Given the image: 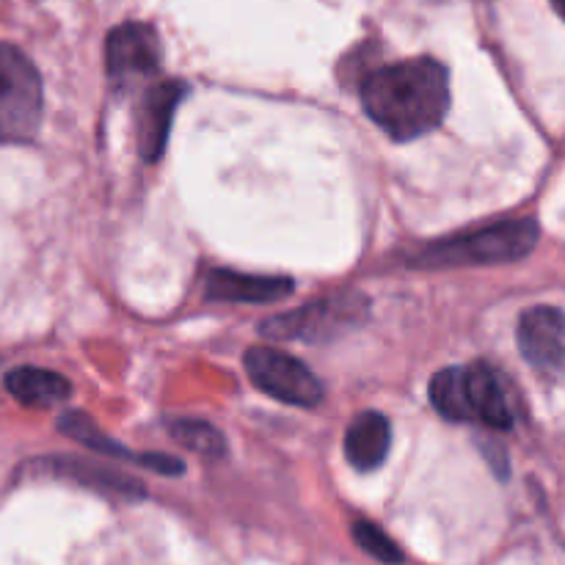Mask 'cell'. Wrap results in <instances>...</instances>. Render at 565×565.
<instances>
[{
  "label": "cell",
  "mask_w": 565,
  "mask_h": 565,
  "mask_svg": "<svg viewBox=\"0 0 565 565\" xmlns=\"http://www.w3.org/2000/svg\"><path fill=\"white\" fill-rule=\"evenodd\" d=\"M370 119L395 141H412L441 125L450 108V75L434 58H412L373 70L362 83Z\"/></svg>",
  "instance_id": "cell-1"
},
{
  "label": "cell",
  "mask_w": 565,
  "mask_h": 565,
  "mask_svg": "<svg viewBox=\"0 0 565 565\" xmlns=\"http://www.w3.org/2000/svg\"><path fill=\"white\" fill-rule=\"evenodd\" d=\"M539 224L533 218H508L447 241L430 243L412 257L417 268H458V265L519 263L533 254Z\"/></svg>",
  "instance_id": "cell-2"
},
{
  "label": "cell",
  "mask_w": 565,
  "mask_h": 565,
  "mask_svg": "<svg viewBox=\"0 0 565 565\" xmlns=\"http://www.w3.org/2000/svg\"><path fill=\"white\" fill-rule=\"evenodd\" d=\"M42 77L22 50L0 42V143H25L42 125Z\"/></svg>",
  "instance_id": "cell-3"
},
{
  "label": "cell",
  "mask_w": 565,
  "mask_h": 565,
  "mask_svg": "<svg viewBox=\"0 0 565 565\" xmlns=\"http://www.w3.org/2000/svg\"><path fill=\"white\" fill-rule=\"evenodd\" d=\"M364 318H367V301L359 292H342L263 320L259 334L270 340L329 342L356 329Z\"/></svg>",
  "instance_id": "cell-4"
},
{
  "label": "cell",
  "mask_w": 565,
  "mask_h": 565,
  "mask_svg": "<svg viewBox=\"0 0 565 565\" xmlns=\"http://www.w3.org/2000/svg\"><path fill=\"white\" fill-rule=\"evenodd\" d=\"M248 379L265 395L287 403V406L312 408L323 401V386L315 379L312 370L296 356L276 348H248L246 353Z\"/></svg>",
  "instance_id": "cell-5"
},
{
  "label": "cell",
  "mask_w": 565,
  "mask_h": 565,
  "mask_svg": "<svg viewBox=\"0 0 565 565\" xmlns=\"http://www.w3.org/2000/svg\"><path fill=\"white\" fill-rule=\"evenodd\" d=\"M105 70L116 92L141 86L160 70V39L152 25L125 22L105 39Z\"/></svg>",
  "instance_id": "cell-6"
},
{
  "label": "cell",
  "mask_w": 565,
  "mask_h": 565,
  "mask_svg": "<svg viewBox=\"0 0 565 565\" xmlns=\"http://www.w3.org/2000/svg\"><path fill=\"white\" fill-rule=\"evenodd\" d=\"M522 356L550 379L565 375V312L555 307H533L519 318L516 329Z\"/></svg>",
  "instance_id": "cell-7"
},
{
  "label": "cell",
  "mask_w": 565,
  "mask_h": 565,
  "mask_svg": "<svg viewBox=\"0 0 565 565\" xmlns=\"http://www.w3.org/2000/svg\"><path fill=\"white\" fill-rule=\"evenodd\" d=\"M185 83L163 81L147 88L141 105H138V149L143 160H158L169 141L171 119H174L177 105L185 97Z\"/></svg>",
  "instance_id": "cell-8"
},
{
  "label": "cell",
  "mask_w": 565,
  "mask_h": 565,
  "mask_svg": "<svg viewBox=\"0 0 565 565\" xmlns=\"http://www.w3.org/2000/svg\"><path fill=\"white\" fill-rule=\"evenodd\" d=\"M292 292L285 276H254L237 270H213L207 276V296L224 303H274Z\"/></svg>",
  "instance_id": "cell-9"
},
{
  "label": "cell",
  "mask_w": 565,
  "mask_h": 565,
  "mask_svg": "<svg viewBox=\"0 0 565 565\" xmlns=\"http://www.w3.org/2000/svg\"><path fill=\"white\" fill-rule=\"evenodd\" d=\"M392 447L390 419L379 412H362L345 430V458L359 472H373Z\"/></svg>",
  "instance_id": "cell-10"
},
{
  "label": "cell",
  "mask_w": 565,
  "mask_h": 565,
  "mask_svg": "<svg viewBox=\"0 0 565 565\" xmlns=\"http://www.w3.org/2000/svg\"><path fill=\"white\" fill-rule=\"evenodd\" d=\"M469 403H472V419L489 425L494 430L511 428V406H508L505 386L491 364L475 362L467 367Z\"/></svg>",
  "instance_id": "cell-11"
},
{
  "label": "cell",
  "mask_w": 565,
  "mask_h": 565,
  "mask_svg": "<svg viewBox=\"0 0 565 565\" xmlns=\"http://www.w3.org/2000/svg\"><path fill=\"white\" fill-rule=\"evenodd\" d=\"M6 390L17 403L31 408L58 406L70 397L72 384L64 375L44 367H14L6 373Z\"/></svg>",
  "instance_id": "cell-12"
},
{
  "label": "cell",
  "mask_w": 565,
  "mask_h": 565,
  "mask_svg": "<svg viewBox=\"0 0 565 565\" xmlns=\"http://www.w3.org/2000/svg\"><path fill=\"white\" fill-rule=\"evenodd\" d=\"M430 403L436 412L452 423L472 419V403H469L467 367H445L430 381Z\"/></svg>",
  "instance_id": "cell-13"
},
{
  "label": "cell",
  "mask_w": 565,
  "mask_h": 565,
  "mask_svg": "<svg viewBox=\"0 0 565 565\" xmlns=\"http://www.w3.org/2000/svg\"><path fill=\"white\" fill-rule=\"evenodd\" d=\"M55 469H58L61 475H66V478L81 480V483L88 486V489L103 491V494L121 497V500H138V497H143V489L136 483V480L125 478V475L114 472V469L94 467V463L75 461V458L58 461L55 463Z\"/></svg>",
  "instance_id": "cell-14"
},
{
  "label": "cell",
  "mask_w": 565,
  "mask_h": 565,
  "mask_svg": "<svg viewBox=\"0 0 565 565\" xmlns=\"http://www.w3.org/2000/svg\"><path fill=\"white\" fill-rule=\"evenodd\" d=\"M58 428L64 430L66 436H72V439H77L81 445H86L88 450L99 452V456H108V458H136V463L143 461V456H136V452H130L127 447L116 445L110 436H105L103 430L97 428V425L92 423V419L86 417V414L81 412H70L61 417Z\"/></svg>",
  "instance_id": "cell-15"
},
{
  "label": "cell",
  "mask_w": 565,
  "mask_h": 565,
  "mask_svg": "<svg viewBox=\"0 0 565 565\" xmlns=\"http://www.w3.org/2000/svg\"><path fill=\"white\" fill-rule=\"evenodd\" d=\"M171 436L180 441L188 450L199 452L204 458H221L224 456V436L221 430H215L210 423H202V419H174L169 425Z\"/></svg>",
  "instance_id": "cell-16"
},
{
  "label": "cell",
  "mask_w": 565,
  "mask_h": 565,
  "mask_svg": "<svg viewBox=\"0 0 565 565\" xmlns=\"http://www.w3.org/2000/svg\"><path fill=\"white\" fill-rule=\"evenodd\" d=\"M353 539H356V544L362 546L367 555H373L375 561H381L386 565L403 563V552L397 550L395 541H392L390 535L384 533V530L375 527V524L356 522V524H353Z\"/></svg>",
  "instance_id": "cell-17"
},
{
  "label": "cell",
  "mask_w": 565,
  "mask_h": 565,
  "mask_svg": "<svg viewBox=\"0 0 565 565\" xmlns=\"http://www.w3.org/2000/svg\"><path fill=\"white\" fill-rule=\"evenodd\" d=\"M552 6H555L557 14H561L563 20H565V0H552Z\"/></svg>",
  "instance_id": "cell-18"
}]
</instances>
